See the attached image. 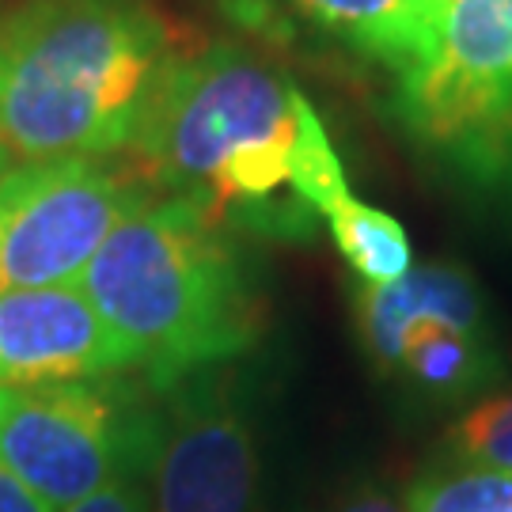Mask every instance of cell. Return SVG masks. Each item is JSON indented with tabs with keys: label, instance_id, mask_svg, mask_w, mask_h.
Wrapping results in <instances>:
<instances>
[{
	"label": "cell",
	"instance_id": "2e32d148",
	"mask_svg": "<svg viewBox=\"0 0 512 512\" xmlns=\"http://www.w3.org/2000/svg\"><path fill=\"white\" fill-rule=\"evenodd\" d=\"M0 512H54V509H46L19 478H12L0 467Z\"/></svg>",
	"mask_w": 512,
	"mask_h": 512
},
{
	"label": "cell",
	"instance_id": "9a60e30c",
	"mask_svg": "<svg viewBox=\"0 0 512 512\" xmlns=\"http://www.w3.org/2000/svg\"><path fill=\"white\" fill-rule=\"evenodd\" d=\"M330 512H406V505L387 490L384 482L365 478V482H353Z\"/></svg>",
	"mask_w": 512,
	"mask_h": 512
},
{
	"label": "cell",
	"instance_id": "ba28073f",
	"mask_svg": "<svg viewBox=\"0 0 512 512\" xmlns=\"http://www.w3.org/2000/svg\"><path fill=\"white\" fill-rule=\"evenodd\" d=\"M148 512H262V429L247 368L205 365L156 391Z\"/></svg>",
	"mask_w": 512,
	"mask_h": 512
},
{
	"label": "cell",
	"instance_id": "3957f363",
	"mask_svg": "<svg viewBox=\"0 0 512 512\" xmlns=\"http://www.w3.org/2000/svg\"><path fill=\"white\" fill-rule=\"evenodd\" d=\"M152 391L258 342L262 296L232 228L183 198L148 194L76 281Z\"/></svg>",
	"mask_w": 512,
	"mask_h": 512
},
{
	"label": "cell",
	"instance_id": "52a82bcc",
	"mask_svg": "<svg viewBox=\"0 0 512 512\" xmlns=\"http://www.w3.org/2000/svg\"><path fill=\"white\" fill-rule=\"evenodd\" d=\"M156 194L126 152L0 171V289L76 285L129 209Z\"/></svg>",
	"mask_w": 512,
	"mask_h": 512
},
{
	"label": "cell",
	"instance_id": "e0dca14e",
	"mask_svg": "<svg viewBox=\"0 0 512 512\" xmlns=\"http://www.w3.org/2000/svg\"><path fill=\"white\" fill-rule=\"evenodd\" d=\"M0 160H4V156H0ZM0 171H4V164H0Z\"/></svg>",
	"mask_w": 512,
	"mask_h": 512
},
{
	"label": "cell",
	"instance_id": "9c48e42d",
	"mask_svg": "<svg viewBox=\"0 0 512 512\" xmlns=\"http://www.w3.org/2000/svg\"><path fill=\"white\" fill-rule=\"evenodd\" d=\"M133 372L80 285L0 289V387Z\"/></svg>",
	"mask_w": 512,
	"mask_h": 512
},
{
	"label": "cell",
	"instance_id": "8fae6325",
	"mask_svg": "<svg viewBox=\"0 0 512 512\" xmlns=\"http://www.w3.org/2000/svg\"><path fill=\"white\" fill-rule=\"evenodd\" d=\"M327 224L349 270L361 277V285H391L414 266L403 224L376 205L346 194L327 213Z\"/></svg>",
	"mask_w": 512,
	"mask_h": 512
},
{
	"label": "cell",
	"instance_id": "7a4b0ae2",
	"mask_svg": "<svg viewBox=\"0 0 512 512\" xmlns=\"http://www.w3.org/2000/svg\"><path fill=\"white\" fill-rule=\"evenodd\" d=\"M194 42L152 0H27L0 16V156L126 152Z\"/></svg>",
	"mask_w": 512,
	"mask_h": 512
},
{
	"label": "cell",
	"instance_id": "5b68a950",
	"mask_svg": "<svg viewBox=\"0 0 512 512\" xmlns=\"http://www.w3.org/2000/svg\"><path fill=\"white\" fill-rule=\"evenodd\" d=\"M156 433V391L126 372L0 387V467L54 512L152 456Z\"/></svg>",
	"mask_w": 512,
	"mask_h": 512
},
{
	"label": "cell",
	"instance_id": "277c9868",
	"mask_svg": "<svg viewBox=\"0 0 512 512\" xmlns=\"http://www.w3.org/2000/svg\"><path fill=\"white\" fill-rule=\"evenodd\" d=\"M395 107L429 160L512 213V0H456Z\"/></svg>",
	"mask_w": 512,
	"mask_h": 512
},
{
	"label": "cell",
	"instance_id": "8992f818",
	"mask_svg": "<svg viewBox=\"0 0 512 512\" xmlns=\"http://www.w3.org/2000/svg\"><path fill=\"white\" fill-rule=\"evenodd\" d=\"M357 330L376 372L414 403H463L505 372L482 289L452 262L410 266L391 285H361Z\"/></svg>",
	"mask_w": 512,
	"mask_h": 512
},
{
	"label": "cell",
	"instance_id": "7c38bea8",
	"mask_svg": "<svg viewBox=\"0 0 512 512\" xmlns=\"http://www.w3.org/2000/svg\"><path fill=\"white\" fill-rule=\"evenodd\" d=\"M403 505L406 512H512V471L444 463L410 486Z\"/></svg>",
	"mask_w": 512,
	"mask_h": 512
},
{
	"label": "cell",
	"instance_id": "30bf717a",
	"mask_svg": "<svg viewBox=\"0 0 512 512\" xmlns=\"http://www.w3.org/2000/svg\"><path fill=\"white\" fill-rule=\"evenodd\" d=\"M319 31L399 80L425 65L456 0H289Z\"/></svg>",
	"mask_w": 512,
	"mask_h": 512
},
{
	"label": "cell",
	"instance_id": "5bb4252c",
	"mask_svg": "<svg viewBox=\"0 0 512 512\" xmlns=\"http://www.w3.org/2000/svg\"><path fill=\"white\" fill-rule=\"evenodd\" d=\"M148 475H152V456L137 459L133 467L114 475L103 490H95L88 501L73 505L69 512H148Z\"/></svg>",
	"mask_w": 512,
	"mask_h": 512
},
{
	"label": "cell",
	"instance_id": "4fadbf2b",
	"mask_svg": "<svg viewBox=\"0 0 512 512\" xmlns=\"http://www.w3.org/2000/svg\"><path fill=\"white\" fill-rule=\"evenodd\" d=\"M452 463L512 471V391L482 399L448 429Z\"/></svg>",
	"mask_w": 512,
	"mask_h": 512
},
{
	"label": "cell",
	"instance_id": "6da1fadb",
	"mask_svg": "<svg viewBox=\"0 0 512 512\" xmlns=\"http://www.w3.org/2000/svg\"><path fill=\"white\" fill-rule=\"evenodd\" d=\"M126 156L156 194L224 228L304 236L349 194L304 92L239 42L190 46L148 99Z\"/></svg>",
	"mask_w": 512,
	"mask_h": 512
}]
</instances>
